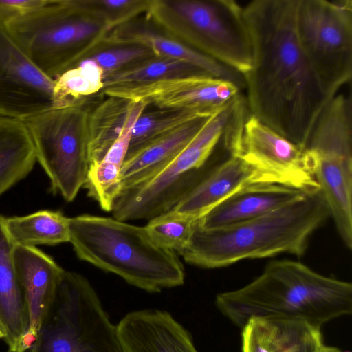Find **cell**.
Wrapping results in <instances>:
<instances>
[{
	"instance_id": "cell-15",
	"label": "cell",
	"mask_w": 352,
	"mask_h": 352,
	"mask_svg": "<svg viewBox=\"0 0 352 352\" xmlns=\"http://www.w3.org/2000/svg\"><path fill=\"white\" fill-rule=\"evenodd\" d=\"M117 327L126 352H199L189 332L164 310L129 312Z\"/></svg>"
},
{
	"instance_id": "cell-6",
	"label": "cell",
	"mask_w": 352,
	"mask_h": 352,
	"mask_svg": "<svg viewBox=\"0 0 352 352\" xmlns=\"http://www.w3.org/2000/svg\"><path fill=\"white\" fill-rule=\"evenodd\" d=\"M4 26L53 80L103 43L109 31L102 21L88 14L80 1L74 0H50Z\"/></svg>"
},
{
	"instance_id": "cell-24",
	"label": "cell",
	"mask_w": 352,
	"mask_h": 352,
	"mask_svg": "<svg viewBox=\"0 0 352 352\" xmlns=\"http://www.w3.org/2000/svg\"><path fill=\"white\" fill-rule=\"evenodd\" d=\"M135 102L108 96L88 112L86 138L89 165L103 159L123 130Z\"/></svg>"
},
{
	"instance_id": "cell-35",
	"label": "cell",
	"mask_w": 352,
	"mask_h": 352,
	"mask_svg": "<svg viewBox=\"0 0 352 352\" xmlns=\"http://www.w3.org/2000/svg\"><path fill=\"white\" fill-rule=\"evenodd\" d=\"M316 352H343L335 346H326L324 344L320 346Z\"/></svg>"
},
{
	"instance_id": "cell-34",
	"label": "cell",
	"mask_w": 352,
	"mask_h": 352,
	"mask_svg": "<svg viewBox=\"0 0 352 352\" xmlns=\"http://www.w3.org/2000/svg\"><path fill=\"white\" fill-rule=\"evenodd\" d=\"M38 330L28 328L18 340L14 352H25L30 350L35 344L38 338Z\"/></svg>"
},
{
	"instance_id": "cell-2",
	"label": "cell",
	"mask_w": 352,
	"mask_h": 352,
	"mask_svg": "<svg viewBox=\"0 0 352 352\" xmlns=\"http://www.w3.org/2000/svg\"><path fill=\"white\" fill-rule=\"evenodd\" d=\"M215 305L241 328L253 318L264 317L298 318L321 327L351 314L352 285L300 262L280 260L246 285L217 294Z\"/></svg>"
},
{
	"instance_id": "cell-19",
	"label": "cell",
	"mask_w": 352,
	"mask_h": 352,
	"mask_svg": "<svg viewBox=\"0 0 352 352\" xmlns=\"http://www.w3.org/2000/svg\"><path fill=\"white\" fill-rule=\"evenodd\" d=\"M13 258L28 308V328L38 330L64 270L36 247L15 245Z\"/></svg>"
},
{
	"instance_id": "cell-32",
	"label": "cell",
	"mask_w": 352,
	"mask_h": 352,
	"mask_svg": "<svg viewBox=\"0 0 352 352\" xmlns=\"http://www.w3.org/2000/svg\"><path fill=\"white\" fill-rule=\"evenodd\" d=\"M155 56L148 48L139 45H126L123 47L98 52L89 56L100 67L103 76L121 69L128 65Z\"/></svg>"
},
{
	"instance_id": "cell-25",
	"label": "cell",
	"mask_w": 352,
	"mask_h": 352,
	"mask_svg": "<svg viewBox=\"0 0 352 352\" xmlns=\"http://www.w3.org/2000/svg\"><path fill=\"white\" fill-rule=\"evenodd\" d=\"M6 230L16 245H55L69 242V217L60 211L38 210L25 216L3 217Z\"/></svg>"
},
{
	"instance_id": "cell-4",
	"label": "cell",
	"mask_w": 352,
	"mask_h": 352,
	"mask_svg": "<svg viewBox=\"0 0 352 352\" xmlns=\"http://www.w3.org/2000/svg\"><path fill=\"white\" fill-rule=\"evenodd\" d=\"M69 243L80 260L148 292L184 284L177 254L158 246L145 226L115 218L82 214L69 218Z\"/></svg>"
},
{
	"instance_id": "cell-26",
	"label": "cell",
	"mask_w": 352,
	"mask_h": 352,
	"mask_svg": "<svg viewBox=\"0 0 352 352\" xmlns=\"http://www.w3.org/2000/svg\"><path fill=\"white\" fill-rule=\"evenodd\" d=\"M201 73L205 72L187 63L153 56L104 75L103 89L115 85L146 83Z\"/></svg>"
},
{
	"instance_id": "cell-33",
	"label": "cell",
	"mask_w": 352,
	"mask_h": 352,
	"mask_svg": "<svg viewBox=\"0 0 352 352\" xmlns=\"http://www.w3.org/2000/svg\"><path fill=\"white\" fill-rule=\"evenodd\" d=\"M50 0H0V24L6 25L47 5Z\"/></svg>"
},
{
	"instance_id": "cell-1",
	"label": "cell",
	"mask_w": 352,
	"mask_h": 352,
	"mask_svg": "<svg viewBox=\"0 0 352 352\" xmlns=\"http://www.w3.org/2000/svg\"><path fill=\"white\" fill-rule=\"evenodd\" d=\"M297 5L298 0H254L243 6L252 63L242 76L251 115L307 147L331 99L320 89L300 46Z\"/></svg>"
},
{
	"instance_id": "cell-23",
	"label": "cell",
	"mask_w": 352,
	"mask_h": 352,
	"mask_svg": "<svg viewBox=\"0 0 352 352\" xmlns=\"http://www.w3.org/2000/svg\"><path fill=\"white\" fill-rule=\"evenodd\" d=\"M36 162L34 145L25 123L0 116V196L25 178Z\"/></svg>"
},
{
	"instance_id": "cell-3",
	"label": "cell",
	"mask_w": 352,
	"mask_h": 352,
	"mask_svg": "<svg viewBox=\"0 0 352 352\" xmlns=\"http://www.w3.org/2000/svg\"><path fill=\"white\" fill-rule=\"evenodd\" d=\"M329 217L320 189L306 191L283 207L232 226L206 230L197 221L188 245L179 254L188 263L203 268L281 253L300 256Z\"/></svg>"
},
{
	"instance_id": "cell-9",
	"label": "cell",
	"mask_w": 352,
	"mask_h": 352,
	"mask_svg": "<svg viewBox=\"0 0 352 352\" xmlns=\"http://www.w3.org/2000/svg\"><path fill=\"white\" fill-rule=\"evenodd\" d=\"M351 99L339 94L316 120L307 147L314 175L342 241L352 248Z\"/></svg>"
},
{
	"instance_id": "cell-10",
	"label": "cell",
	"mask_w": 352,
	"mask_h": 352,
	"mask_svg": "<svg viewBox=\"0 0 352 352\" xmlns=\"http://www.w3.org/2000/svg\"><path fill=\"white\" fill-rule=\"evenodd\" d=\"M296 29L320 89L331 99L352 76V1L298 0Z\"/></svg>"
},
{
	"instance_id": "cell-16",
	"label": "cell",
	"mask_w": 352,
	"mask_h": 352,
	"mask_svg": "<svg viewBox=\"0 0 352 352\" xmlns=\"http://www.w3.org/2000/svg\"><path fill=\"white\" fill-rule=\"evenodd\" d=\"M256 184H275L265 173L241 157L230 155L211 168L173 209L197 219L236 191Z\"/></svg>"
},
{
	"instance_id": "cell-29",
	"label": "cell",
	"mask_w": 352,
	"mask_h": 352,
	"mask_svg": "<svg viewBox=\"0 0 352 352\" xmlns=\"http://www.w3.org/2000/svg\"><path fill=\"white\" fill-rule=\"evenodd\" d=\"M197 221L171 209L148 220L145 228L158 246L180 254L188 245Z\"/></svg>"
},
{
	"instance_id": "cell-21",
	"label": "cell",
	"mask_w": 352,
	"mask_h": 352,
	"mask_svg": "<svg viewBox=\"0 0 352 352\" xmlns=\"http://www.w3.org/2000/svg\"><path fill=\"white\" fill-rule=\"evenodd\" d=\"M103 43L143 46L150 49L155 56L181 60L212 76L232 81L239 87L244 85L241 74L170 37L146 29L118 27L107 33Z\"/></svg>"
},
{
	"instance_id": "cell-14",
	"label": "cell",
	"mask_w": 352,
	"mask_h": 352,
	"mask_svg": "<svg viewBox=\"0 0 352 352\" xmlns=\"http://www.w3.org/2000/svg\"><path fill=\"white\" fill-rule=\"evenodd\" d=\"M54 86L0 24V116L24 120L60 107Z\"/></svg>"
},
{
	"instance_id": "cell-8",
	"label": "cell",
	"mask_w": 352,
	"mask_h": 352,
	"mask_svg": "<svg viewBox=\"0 0 352 352\" xmlns=\"http://www.w3.org/2000/svg\"><path fill=\"white\" fill-rule=\"evenodd\" d=\"M30 352H126L89 280L64 270Z\"/></svg>"
},
{
	"instance_id": "cell-28",
	"label": "cell",
	"mask_w": 352,
	"mask_h": 352,
	"mask_svg": "<svg viewBox=\"0 0 352 352\" xmlns=\"http://www.w3.org/2000/svg\"><path fill=\"white\" fill-rule=\"evenodd\" d=\"M210 117L190 110L144 111L133 124L128 153L188 122Z\"/></svg>"
},
{
	"instance_id": "cell-36",
	"label": "cell",
	"mask_w": 352,
	"mask_h": 352,
	"mask_svg": "<svg viewBox=\"0 0 352 352\" xmlns=\"http://www.w3.org/2000/svg\"><path fill=\"white\" fill-rule=\"evenodd\" d=\"M4 336H5V334H4V331L0 324V339L1 338H4Z\"/></svg>"
},
{
	"instance_id": "cell-27",
	"label": "cell",
	"mask_w": 352,
	"mask_h": 352,
	"mask_svg": "<svg viewBox=\"0 0 352 352\" xmlns=\"http://www.w3.org/2000/svg\"><path fill=\"white\" fill-rule=\"evenodd\" d=\"M54 96L60 107L84 102L103 89V72L86 56L62 72L55 80Z\"/></svg>"
},
{
	"instance_id": "cell-22",
	"label": "cell",
	"mask_w": 352,
	"mask_h": 352,
	"mask_svg": "<svg viewBox=\"0 0 352 352\" xmlns=\"http://www.w3.org/2000/svg\"><path fill=\"white\" fill-rule=\"evenodd\" d=\"M0 215V324L9 352H14L20 337L29 327V312L23 288L16 271L13 250Z\"/></svg>"
},
{
	"instance_id": "cell-5",
	"label": "cell",
	"mask_w": 352,
	"mask_h": 352,
	"mask_svg": "<svg viewBox=\"0 0 352 352\" xmlns=\"http://www.w3.org/2000/svg\"><path fill=\"white\" fill-rule=\"evenodd\" d=\"M146 13L169 37L241 75L250 70L251 42L236 1L153 0Z\"/></svg>"
},
{
	"instance_id": "cell-13",
	"label": "cell",
	"mask_w": 352,
	"mask_h": 352,
	"mask_svg": "<svg viewBox=\"0 0 352 352\" xmlns=\"http://www.w3.org/2000/svg\"><path fill=\"white\" fill-rule=\"evenodd\" d=\"M232 81L206 73L103 89L107 96L142 102L158 109L190 110L212 116L239 96Z\"/></svg>"
},
{
	"instance_id": "cell-7",
	"label": "cell",
	"mask_w": 352,
	"mask_h": 352,
	"mask_svg": "<svg viewBox=\"0 0 352 352\" xmlns=\"http://www.w3.org/2000/svg\"><path fill=\"white\" fill-rule=\"evenodd\" d=\"M236 106V99L208 118L190 142L155 175L123 190L113 204V217L123 221L150 220L177 205L210 171L206 163Z\"/></svg>"
},
{
	"instance_id": "cell-30",
	"label": "cell",
	"mask_w": 352,
	"mask_h": 352,
	"mask_svg": "<svg viewBox=\"0 0 352 352\" xmlns=\"http://www.w3.org/2000/svg\"><path fill=\"white\" fill-rule=\"evenodd\" d=\"M122 166L102 160L89 166L84 187L88 195L102 210L111 212L113 204L122 192Z\"/></svg>"
},
{
	"instance_id": "cell-17",
	"label": "cell",
	"mask_w": 352,
	"mask_h": 352,
	"mask_svg": "<svg viewBox=\"0 0 352 352\" xmlns=\"http://www.w3.org/2000/svg\"><path fill=\"white\" fill-rule=\"evenodd\" d=\"M304 191L278 184H256L236 191L197 219L203 229L226 228L272 212Z\"/></svg>"
},
{
	"instance_id": "cell-31",
	"label": "cell",
	"mask_w": 352,
	"mask_h": 352,
	"mask_svg": "<svg viewBox=\"0 0 352 352\" xmlns=\"http://www.w3.org/2000/svg\"><path fill=\"white\" fill-rule=\"evenodd\" d=\"M82 3L88 14L102 21L110 30L140 13L146 12L149 1L102 0L82 1Z\"/></svg>"
},
{
	"instance_id": "cell-11",
	"label": "cell",
	"mask_w": 352,
	"mask_h": 352,
	"mask_svg": "<svg viewBox=\"0 0 352 352\" xmlns=\"http://www.w3.org/2000/svg\"><path fill=\"white\" fill-rule=\"evenodd\" d=\"M83 102L51 109L22 120L31 137L36 161L50 189L67 202L84 187L89 166Z\"/></svg>"
},
{
	"instance_id": "cell-12",
	"label": "cell",
	"mask_w": 352,
	"mask_h": 352,
	"mask_svg": "<svg viewBox=\"0 0 352 352\" xmlns=\"http://www.w3.org/2000/svg\"><path fill=\"white\" fill-rule=\"evenodd\" d=\"M224 140L230 155L254 166L275 184L304 192L320 188L307 147L292 142L254 116L241 119Z\"/></svg>"
},
{
	"instance_id": "cell-20",
	"label": "cell",
	"mask_w": 352,
	"mask_h": 352,
	"mask_svg": "<svg viewBox=\"0 0 352 352\" xmlns=\"http://www.w3.org/2000/svg\"><path fill=\"white\" fill-rule=\"evenodd\" d=\"M210 118L188 122L128 153L121 168L122 191L158 173L190 142Z\"/></svg>"
},
{
	"instance_id": "cell-18",
	"label": "cell",
	"mask_w": 352,
	"mask_h": 352,
	"mask_svg": "<svg viewBox=\"0 0 352 352\" xmlns=\"http://www.w3.org/2000/svg\"><path fill=\"white\" fill-rule=\"evenodd\" d=\"M242 352H316L321 327L286 317L253 318L241 328Z\"/></svg>"
}]
</instances>
